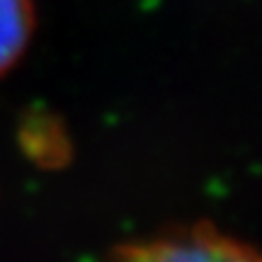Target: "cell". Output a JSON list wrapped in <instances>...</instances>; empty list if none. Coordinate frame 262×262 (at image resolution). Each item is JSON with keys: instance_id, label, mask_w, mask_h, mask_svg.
I'll use <instances>...</instances> for the list:
<instances>
[{"instance_id": "cell-1", "label": "cell", "mask_w": 262, "mask_h": 262, "mask_svg": "<svg viewBox=\"0 0 262 262\" xmlns=\"http://www.w3.org/2000/svg\"><path fill=\"white\" fill-rule=\"evenodd\" d=\"M122 262H262V253L214 228H189L134 245Z\"/></svg>"}, {"instance_id": "cell-2", "label": "cell", "mask_w": 262, "mask_h": 262, "mask_svg": "<svg viewBox=\"0 0 262 262\" xmlns=\"http://www.w3.org/2000/svg\"><path fill=\"white\" fill-rule=\"evenodd\" d=\"M34 32L32 0H0V75L25 54Z\"/></svg>"}]
</instances>
